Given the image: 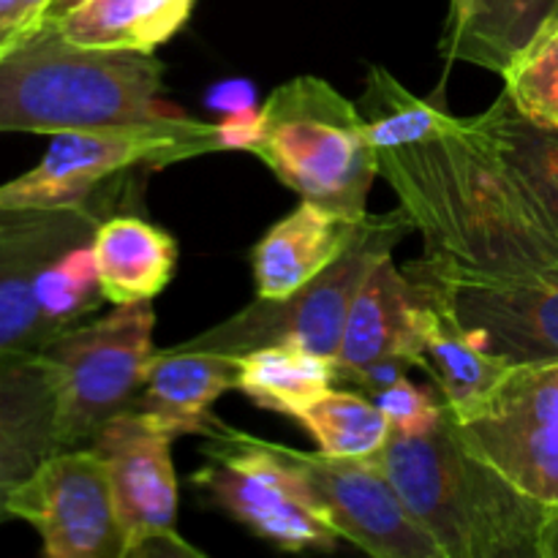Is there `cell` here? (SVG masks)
Instances as JSON below:
<instances>
[{
    "label": "cell",
    "instance_id": "obj_1",
    "mask_svg": "<svg viewBox=\"0 0 558 558\" xmlns=\"http://www.w3.org/2000/svg\"><path fill=\"white\" fill-rule=\"evenodd\" d=\"M379 178L423 240L420 292L490 357H558V223L472 120L379 150Z\"/></svg>",
    "mask_w": 558,
    "mask_h": 558
},
{
    "label": "cell",
    "instance_id": "obj_2",
    "mask_svg": "<svg viewBox=\"0 0 558 558\" xmlns=\"http://www.w3.org/2000/svg\"><path fill=\"white\" fill-rule=\"evenodd\" d=\"M381 469L441 558H554L558 510L518 490L461 441L450 409L423 434H396Z\"/></svg>",
    "mask_w": 558,
    "mask_h": 558
},
{
    "label": "cell",
    "instance_id": "obj_3",
    "mask_svg": "<svg viewBox=\"0 0 558 558\" xmlns=\"http://www.w3.org/2000/svg\"><path fill=\"white\" fill-rule=\"evenodd\" d=\"M163 63L147 52L93 49L38 22L0 52V131L60 134L178 118L161 98Z\"/></svg>",
    "mask_w": 558,
    "mask_h": 558
},
{
    "label": "cell",
    "instance_id": "obj_4",
    "mask_svg": "<svg viewBox=\"0 0 558 558\" xmlns=\"http://www.w3.org/2000/svg\"><path fill=\"white\" fill-rule=\"evenodd\" d=\"M300 199L360 221L379 178V153L352 101L319 76H298L259 107L248 147Z\"/></svg>",
    "mask_w": 558,
    "mask_h": 558
},
{
    "label": "cell",
    "instance_id": "obj_5",
    "mask_svg": "<svg viewBox=\"0 0 558 558\" xmlns=\"http://www.w3.org/2000/svg\"><path fill=\"white\" fill-rule=\"evenodd\" d=\"M407 232H412V223L401 207L385 216L368 213L354 243L319 276L303 283L298 292L281 300L256 298L227 322L178 347L240 357L254 349L287 343V347L308 349L336 363L354 294L363 287L365 276L374 270L376 262L392 254Z\"/></svg>",
    "mask_w": 558,
    "mask_h": 558
},
{
    "label": "cell",
    "instance_id": "obj_6",
    "mask_svg": "<svg viewBox=\"0 0 558 558\" xmlns=\"http://www.w3.org/2000/svg\"><path fill=\"white\" fill-rule=\"evenodd\" d=\"M223 150L221 125L185 114L150 123L104 125L52 134L41 161L0 185V210L63 207L87 202L101 183L134 167H167Z\"/></svg>",
    "mask_w": 558,
    "mask_h": 558
},
{
    "label": "cell",
    "instance_id": "obj_7",
    "mask_svg": "<svg viewBox=\"0 0 558 558\" xmlns=\"http://www.w3.org/2000/svg\"><path fill=\"white\" fill-rule=\"evenodd\" d=\"M153 300L114 305L101 319L74 325L41 349L54 371L63 450L87 447L93 436L134 407L153 357Z\"/></svg>",
    "mask_w": 558,
    "mask_h": 558
},
{
    "label": "cell",
    "instance_id": "obj_8",
    "mask_svg": "<svg viewBox=\"0 0 558 558\" xmlns=\"http://www.w3.org/2000/svg\"><path fill=\"white\" fill-rule=\"evenodd\" d=\"M207 463L191 485L265 543L281 550H332L338 532L311 505L281 445L223 425L205 447Z\"/></svg>",
    "mask_w": 558,
    "mask_h": 558
},
{
    "label": "cell",
    "instance_id": "obj_9",
    "mask_svg": "<svg viewBox=\"0 0 558 558\" xmlns=\"http://www.w3.org/2000/svg\"><path fill=\"white\" fill-rule=\"evenodd\" d=\"M456 428L518 490L558 510V357L510 365Z\"/></svg>",
    "mask_w": 558,
    "mask_h": 558
},
{
    "label": "cell",
    "instance_id": "obj_10",
    "mask_svg": "<svg viewBox=\"0 0 558 558\" xmlns=\"http://www.w3.org/2000/svg\"><path fill=\"white\" fill-rule=\"evenodd\" d=\"M172 439L150 414L125 409L87 445L107 463L123 558L202 556V550L185 543L178 532L180 490L169 450Z\"/></svg>",
    "mask_w": 558,
    "mask_h": 558
},
{
    "label": "cell",
    "instance_id": "obj_11",
    "mask_svg": "<svg viewBox=\"0 0 558 558\" xmlns=\"http://www.w3.org/2000/svg\"><path fill=\"white\" fill-rule=\"evenodd\" d=\"M107 194L63 207L0 210V357L41 352L60 336L41 305V276L54 259L90 243Z\"/></svg>",
    "mask_w": 558,
    "mask_h": 558
},
{
    "label": "cell",
    "instance_id": "obj_12",
    "mask_svg": "<svg viewBox=\"0 0 558 558\" xmlns=\"http://www.w3.org/2000/svg\"><path fill=\"white\" fill-rule=\"evenodd\" d=\"M5 518L31 523L49 558H123L107 463L93 447L49 456L9 496Z\"/></svg>",
    "mask_w": 558,
    "mask_h": 558
},
{
    "label": "cell",
    "instance_id": "obj_13",
    "mask_svg": "<svg viewBox=\"0 0 558 558\" xmlns=\"http://www.w3.org/2000/svg\"><path fill=\"white\" fill-rule=\"evenodd\" d=\"M300 474L311 505L338 532L376 558H441L414 521L379 458H336L281 447Z\"/></svg>",
    "mask_w": 558,
    "mask_h": 558
},
{
    "label": "cell",
    "instance_id": "obj_14",
    "mask_svg": "<svg viewBox=\"0 0 558 558\" xmlns=\"http://www.w3.org/2000/svg\"><path fill=\"white\" fill-rule=\"evenodd\" d=\"M63 450L54 371L41 352L0 357V521L9 496Z\"/></svg>",
    "mask_w": 558,
    "mask_h": 558
},
{
    "label": "cell",
    "instance_id": "obj_15",
    "mask_svg": "<svg viewBox=\"0 0 558 558\" xmlns=\"http://www.w3.org/2000/svg\"><path fill=\"white\" fill-rule=\"evenodd\" d=\"M428 298L417 283L398 270L392 254L381 256L354 294L336 354L338 379L352 381L360 371L387 357L417 365L420 332Z\"/></svg>",
    "mask_w": 558,
    "mask_h": 558
},
{
    "label": "cell",
    "instance_id": "obj_16",
    "mask_svg": "<svg viewBox=\"0 0 558 558\" xmlns=\"http://www.w3.org/2000/svg\"><path fill=\"white\" fill-rule=\"evenodd\" d=\"M238 390V357L172 347L153 352L131 409L150 414L172 436H216L223 428L213 403Z\"/></svg>",
    "mask_w": 558,
    "mask_h": 558
},
{
    "label": "cell",
    "instance_id": "obj_17",
    "mask_svg": "<svg viewBox=\"0 0 558 558\" xmlns=\"http://www.w3.org/2000/svg\"><path fill=\"white\" fill-rule=\"evenodd\" d=\"M363 221L338 216L314 202H300L251 251L256 298L281 300L298 292L354 243Z\"/></svg>",
    "mask_w": 558,
    "mask_h": 558
},
{
    "label": "cell",
    "instance_id": "obj_18",
    "mask_svg": "<svg viewBox=\"0 0 558 558\" xmlns=\"http://www.w3.org/2000/svg\"><path fill=\"white\" fill-rule=\"evenodd\" d=\"M558 16V0H450L441 54L505 74Z\"/></svg>",
    "mask_w": 558,
    "mask_h": 558
},
{
    "label": "cell",
    "instance_id": "obj_19",
    "mask_svg": "<svg viewBox=\"0 0 558 558\" xmlns=\"http://www.w3.org/2000/svg\"><path fill=\"white\" fill-rule=\"evenodd\" d=\"M90 248L104 298L112 305L153 300L167 289L178 267V240L136 216L104 218Z\"/></svg>",
    "mask_w": 558,
    "mask_h": 558
},
{
    "label": "cell",
    "instance_id": "obj_20",
    "mask_svg": "<svg viewBox=\"0 0 558 558\" xmlns=\"http://www.w3.org/2000/svg\"><path fill=\"white\" fill-rule=\"evenodd\" d=\"M191 9L194 0H87L52 25L80 47L153 54L189 22Z\"/></svg>",
    "mask_w": 558,
    "mask_h": 558
},
{
    "label": "cell",
    "instance_id": "obj_21",
    "mask_svg": "<svg viewBox=\"0 0 558 558\" xmlns=\"http://www.w3.org/2000/svg\"><path fill=\"white\" fill-rule=\"evenodd\" d=\"M417 368L428 371L430 381L445 398L452 417L461 420L480 407L485 396L505 376L510 363L474 347L439 308L428 300L420 332Z\"/></svg>",
    "mask_w": 558,
    "mask_h": 558
},
{
    "label": "cell",
    "instance_id": "obj_22",
    "mask_svg": "<svg viewBox=\"0 0 558 558\" xmlns=\"http://www.w3.org/2000/svg\"><path fill=\"white\" fill-rule=\"evenodd\" d=\"M338 368L332 360L300 347H262L238 357V390L267 412L298 420L316 398L332 390Z\"/></svg>",
    "mask_w": 558,
    "mask_h": 558
},
{
    "label": "cell",
    "instance_id": "obj_23",
    "mask_svg": "<svg viewBox=\"0 0 558 558\" xmlns=\"http://www.w3.org/2000/svg\"><path fill=\"white\" fill-rule=\"evenodd\" d=\"M469 120L515 167L558 223V131L523 118L507 93H501L483 114Z\"/></svg>",
    "mask_w": 558,
    "mask_h": 558
},
{
    "label": "cell",
    "instance_id": "obj_24",
    "mask_svg": "<svg viewBox=\"0 0 558 558\" xmlns=\"http://www.w3.org/2000/svg\"><path fill=\"white\" fill-rule=\"evenodd\" d=\"M363 101L365 134L376 153L428 142L458 123V118H452L445 107L412 96L390 71L379 65L368 71Z\"/></svg>",
    "mask_w": 558,
    "mask_h": 558
},
{
    "label": "cell",
    "instance_id": "obj_25",
    "mask_svg": "<svg viewBox=\"0 0 558 558\" xmlns=\"http://www.w3.org/2000/svg\"><path fill=\"white\" fill-rule=\"evenodd\" d=\"M319 452L336 458H371L390 439V423L374 398L360 392L327 390L298 414Z\"/></svg>",
    "mask_w": 558,
    "mask_h": 558
},
{
    "label": "cell",
    "instance_id": "obj_26",
    "mask_svg": "<svg viewBox=\"0 0 558 558\" xmlns=\"http://www.w3.org/2000/svg\"><path fill=\"white\" fill-rule=\"evenodd\" d=\"M501 76L507 98L523 118L558 131V16Z\"/></svg>",
    "mask_w": 558,
    "mask_h": 558
},
{
    "label": "cell",
    "instance_id": "obj_27",
    "mask_svg": "<svg viewBox=\"0 0 558 558\" xmlns=\"http://www.w3.org/2000/svg\"><path fill=\"white\" fill-rule=\"evenodd\" d=\"M90 243L65 251L41 276V305L60 332L107 303Z\"/></svg>",
    "mask_w": 558,
    "mask_h": 558
},
{
    "label": "cell",
    "instance_id": "obj_28",
    "mask_svg": "<svg viewBox=\"0 0 558 558\" xmlns=\"http://www.w3.org/2000/svg\"><path fill=\"white\" fill-rule=\"evenodd\" d=\"M371 398L381 409V414L390 423V430H396V434H423L430 425L439 423L447 409L439 390L414 385L409 376H401V379L392 381L390 387H385V390Z\"/></svg>",
    "mask_w": 558,
    "mask_h": 558
},
{
    "label": "cell",
    "instance_id": "obj_29",
    "mask_svg": "<svg viewBox=\"0 0 558 558\" xmlns=\"http://www.w3.org/2000/svg\"><path fill=\"white\" fill-rule=\"evenodd\" d=\"M47 0H0V52L41 22Z\"/></svg>",
    "mask_w": 558,
    "mask_h": 558
},
{
    "label": "cell",
    "instance_id": "obj_30",
    "mask_svg": "<svg viewBox=\"0 0 558 558\" xmlns=\"http://www.w3.org/2000/svg\"><path fill=\"white\" fill-rule=\"evenodd\" d=\"M210 107L213 109H221L227 114H238L245 112V109H254L256 107V96H254V87L248 85L245 80H229L221 82L210 90Z\"/></svg>",
    "mask_w": 558,
    "mask_h": 558
},
{
    "label": "cell",
    "instance_id": "obj_31",
    "mask_svg": "<svg viewBox=\"0 0 558 558\" xmlns=\"http://www.w3.org/2000/svg\"><path fill=\"white\" fill-rule=\"evenodd\" d=\"M82 3H87V0H47V5L41 11V22H60L71 11L80 9Z\"/></svg>",
    "mask_w": 558,
    "mask_h": 558
}]
</instances>
